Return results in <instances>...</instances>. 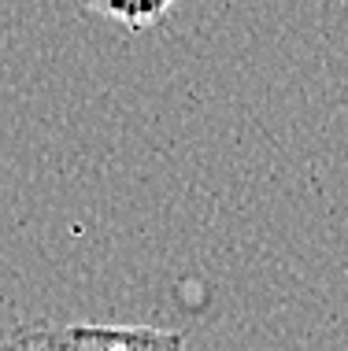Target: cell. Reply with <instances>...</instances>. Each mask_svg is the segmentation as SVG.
I'll return each instance as SVG.
<instances>
[{"label":"cell","mask_w":348,"mask_h":351,"mask_svg":"<svg viewBox=\"0 0 348 351\" xmlns=\"http://www.w3.org/2000/svg\"><path fill=\"white\" fill-rule=\"evenodd\" d=\"M52 351H185L182 329L159 326H97V322H71L49 326Z\"/></svg>","instance_id":"obj_1"},{"label":"cell","mask_w":348,"mask_h":351,"mask_svg":"<svg viewBox=\"0 0 348 351\" xmlns=\"http://www.w3.org/2000/svg\"><path fill=\"white\" fill-rule=\"evenodd\" d=\"M171 0H148V4H86V12L111 19V23H122L126 30H148V26L163 23L171 15Z\"/></svg>","instance_id":"obj_2"},{"label":"cell","mask_w":348,"mask_h":351,"mask_svg":"<svg viewBox=\"0 0 348 351\" xmlns=\"http://www.w3.org/2000/svg\"><path fill=\"white\" fill-rule=\"evenodd\" d=\"M0 351H52L49 348V326H19L4 337Z\"/></svg>","instance_id":"obj_3"}]
</instances>
